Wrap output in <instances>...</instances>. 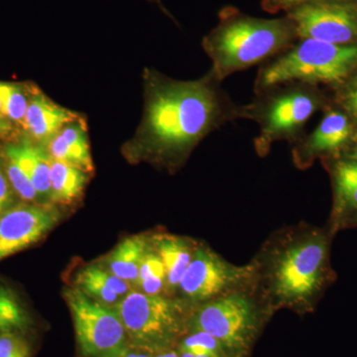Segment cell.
Here are the masks:
<instances>
[{"label":"cell","instance_id":"obj_1","mask_svg":"<svg viewBox=\"0 0 357 357\" xmlns=\"http://www.w3.org/2000/svg\"><path fill=\"white\" fill-rule=\"evenodd\" d=\"M144 102L131 144L138 153L173 168L206 136L241 119V105L232 100L211 70L192 81L145 70Z\"/></svg>","mask_w":357,"mask_h":357},{"label":"cell","instance_id":"obj_2","mask_svg":"<svg viewBox=\"0 0 357 357\" xmlns=\"http://www.w3.org/2000/svg\"><path fill=\"white\" fill-rule=\"evenodd\" d=\"M330 229L304 222L275 230L250 262L253 290L277 312L288 310L305 316L314 312L335 279L331 266Z\"/></svg>","mask_w":357,"mask_h":357},{"label":"cell","instance_id":"obj_3","mask_svg":"<svg viewBox=\"0 0 357 357\" xmlns=\"http://www.w3.org/2000/svg\"><path fill=\"white\" fill-rule=\"evenodd\" d=\"M297 39L287 15L267 20L225 8L218 24L204 37L203 48L211 59V70L223 82L236 73L264 64Z\"/></svg>","mask_w":357,"mask_h":357},{"label":"cell","instance_id":"obj_4","mask_svg":"<svg viewBox=\"0 0 357 357\" xmlns=\"http://www.w3.org/2000/svg\"><path fill=\"white\" fill-rule=\"evenodd\" d=\"M255 95L241 105V119L255 121L259 128L253 143L259 157L269 154L275 143L297 142L307 121L326 105L319 86L310 84H276Z\"/></svg>","mask_w":357,"mask_h":357},{"label":"cell","instance_id":"obj_5","mask_svg":"<svg viewBox=\"0 0 357 357\" xmlns=\"http://www.w3.org/2000/svg\"><path fill=\"white\" fill-rule=\"evenodd\" d=\"M357 70V44L337 45L314 39H297L286 50L260 66L255 93L285 83H344Z\"/></svg>","mask_w":357,"mask_h":357},{"label":"cell","instance_id":"obj_6","mask_svg":"<svg viewBox=\"0 0 357 357\" xmlns=\"http://www.w3.org/2000/svg\"><path fill=\"white\" fill-rule=\"evenodd\" d=\"M274 314L253 288L245 289L195 307L189 331L208 333L232 357H248Z\"/></svg>","mask_w":357,"mask_h":357},{"label":"cell","instance_id":"obj_7","mask_svg":"<svg viewBox=\"0 0 357 357\" xmlns=\"http://www.w3.org/2000/svg\"><path fill=\"white\" fill-rule=\"evenodd\" d=\"M194 307L176 296L130 291L115 304L114 310L129 344L158 352L177 347L183 335L189 332Z\"/></svg>","mask_w":357,"mask_h":357},{"label":"cell","instance_id":"obj_8","mask_svg":"<svg viewBox=\"0 0 357 357\" xmlns=\"http://www.w3.org/2000/svg\"><path fill=\"white\" fill-rule=\"evenodd\" d=\"M253 285L252 263L234 264L211 246L199 243L175 296L196 307L227 294L253 288Z\"/></svg>","mask_w":357,"mask_h":357},{"label":"cell","instance_id":"obj_9","mask_svg":"<svg viewBox=\"0 0 357 357\" xmlns=\"http://www.w3.org/2000/svg\"><path fill=\"white\" fill-rule=\"evenodd\" d=\"M65 299L72 314L79 351L86 357H114L129 344L119 314L79 289H69Z\"/></svg>","mask_w":357,"mask_h":357},{"label":"cell","instance_id":"obj_10","mask_svg":"<svg viewBox=\"0 0 357 357\" xmlns=\"http://www.w3.org/2000/svg\"><path fill=\"white\" fill-rule=\"evenodd\" d=\"M298 39L337 45L357 44V8L342 0H310L286 13Z\"/></svg>","mask_w":357,"mask_h":357},{"label":"cell","instance_id":"obj_11","mask_svg":"<svg viewBox=\"0 0 357 357\" xmlns=\"http://www.w3.org/2000/svg\"><path fill=\"white\" fill-rule=\"evenodd\" d=\"M356 138V124L342 109L328 107L311 133L291 145L294 166L306 170L317 159H330L347 151Z\"/></svg>","mask_w":357,"mask_h":357},{"label":"cell","instance_id":"obj_12","mask_svg":"<svg viewBox=\"0 0 357 357\" xmlns=\"http://www.w3.org/2000/svg\"><path fill=\"white\" fill-rule=\"evenodd\" d=\"M60 213L54 208L18 206L0 215V260L37 243L55 227Z\"/></svg>","mask_w":357,"mask_h":357},{"label":"cell","instance_id":"obj_13","mask_svg":"<svg viewBox=\"0 0 357 357\" xmlns=\"http://www.w3.org/2000/svg\"><path fill=\"white\" fill-rule=\"evenodd\" d=\"M326 160H330L333 185L332 218L328 229L335 234L349 225L357 215V147Z\"/></svg>","mask_w":357,"mask_h":357},{"label":"cell","instance_id":"obj_14","mask_svg":"<svg viewBox=\"0 0 357 357\" xmlns=\"http://www.w3.org/2000/svg\"><path fill=\"white\" fill-rule=\"evenodd\" d=\"M77 119L76 112L61 107L36 91L30 96L22 126L33 139L46 145L61 129Z\"/></svg>","mask_w":357,"mask_h":357},{"label":"cell","instance_id":"obj_15","mask_svg":"<svg viewBox=\"0 0 357 357\" xmlns=\"http://www.w3.org/2000/svg\"><path fill=\"white\" fill-rule=\"evenodd\" d=\"M44 146L52 159L86 173L93 172L88 129L82 119L68 123Z\"/></svg>","mask_w":357,"mask_h":357},{"label":"cell","instance_id":"obj_16","mask_svg":"<svg viewBox=\"0 0 357 357\" xmlns=\"http://www.w3.org/2000/svg\"><path fill=\"white\" fill-rule=\"evenodd\" d=\"M150 239L165 267L167 296L174 297L183 275L194 257L199 241L170 234H157Z\"/></svg>","mask_w":357,"mask_h":357},{"label":"cell","instance_id":"obj_17","mask_svg":"<svg viewBox=\"0 0 357 357\" xmlns=\"http://www.w3.org/2000/svg\"><path fill=\"white\" fill-rule=\"evenodd\" d=\"M6 156L20 164L38 192L39 198L51 199V156L46 148L23 141L6 148Z\"/></svg>","mask_w":357,"mask_h":357},{"label":"cell","instance_id":"obj_18","mask_svg":"<svg viewBox=\"0 0 357 357\" xmlns=\"http://www.w3.org/2000/svg\"><path fill=\"white\" fill-rule=\"evenodd\" d=\"M76 283L82 292L105 305L117 304L130 292L128 282L98 265H89L82 269L77 274Z\"/></svg>","mask_w":357,"mask_h":357},{"label":"cell","instance_id":"obj_19","mask_svg":"<svg viewBox=\"0 0 357 357\" xmlns=\"http://www.w3.org/2000/svg\"><path fill=\"white\" fill-rule=\"evenodd\" d=\"M150 244V238L143 236L126 237L107 257L109 271L129 285L136 286L140 265Z\"/></svg>","mask_w":357,"mask_h":357},{"label":"cell","instance_id":"obj_20","mask_svg":"<svg viewBox=\"0 0 357 357\" xmlns=\"http://www.w3.org/2000/svg\"><path fill=\"white\" fill-rule=\"evenodd\" d=\"M89 173L51 159V201L69 204L81 196L88 184Z\"/></svg>","mask_w":357,"mask_h":357},{"label":"cell","instance_id":"obj_21","mask_svg":"<svg viewBox=\"0 0 357 357\" xmlns=\"http://www.w3.org/2000/svg\"><path fill=\"white\" fill-rule=\"evenodd\" d=\"M136 286L147 295H167L165 267L152 243L141 263Z\"/></svg>","mask_w":357,"mask_h":357},{"label":"cell","instance_id":"obj_22","mask_svg":"<svg viewBox=\"0 0 357 357\" xmlns=\"http://www.w3.org/2000/svg\"><path fill=\"white\" fill-rule=\"evenodd\" d=\"M29 326V317L13 294L0 287V333H22Z\"/></svg>","mask_w":357,"mask_h":357},{"label":"cell","instance_id":"obj_23","mask_svg":"<svg viewBox=\"0 0 357 357\" xmlns=\"http://www.w3.org/2000/svg\"><path fill=\"white\" fill-rule=\"evenodd\" d=\"M177 349L206 357H232L217 338L202 331H189L178 342Z\"/></svg>","mask_w":357,"mask_h":357},{"label":"cell","instance_id":"obj_24","mask_svg":"<svg viewBox=\"0 0 357 357\" xmlns=\"http://www.w3.org/2000/svg\"><path fill=\"white\" fill-rule=\"evenodd\" d=\"M29 100L22 86L0 82V105L9 121L23 124Z\"/></svg>","mask_w":357,"mask_h":357},{"label":"cell","instance_id":"obj_25","mask_svg":"<svg viewBox=\"0 0 357 357\" xmlns=\"http://www.w3.org/2000/svg\"><path fill=\"white\" fill-rule=\"evenodd\" d=\"M6 158L7 178L14 191L24 201H36L39 198L38 192L20 164L10 157L6 156Z\"/></svg>","mask_w":357,"mask_h":357},{"label":"cell","instance_id":"obj_26","mask_svg":"<svg viewBox=\"0 0 357 357\" xmlns=\"http://www.w3.org/2000/svg\"><path fill=\"white\" fill-rule=\"evenodd\" d=\"M338 102L354 124L357 123V77L351 75L344 83L338 84Z\"/></svg>","mask_w":357,"mask_h":357},{"label":"cell","instance_id":"obj_27","mask_svg":"<svg viewBox=\"0 0 357 357\" xmlns=\"http://www.w3.org/2000/svg\"><path fill=\"white\" fill-rule=\"evenodd\" d=\"M0 357H30V347L21 333H0Z\"/></svg>","mask_w":357,"mask_h":357},{"label":"cell","instance_id":"obj_28","mask_svg":"<svg viewBox=\"0 0 357 357\" xmlns=\"http://www.w3.org/2000/svg\"><path fill=\"white\" fill-rule=\"evenodd\" d=\"M307 1L310 0H262L261 6L263 10L269 13H288L289 11Z\"/></svg>","mask_w":357,"mask_h":357},{"label":"cell","instance_id":"obj_29","mask_svg":"<svg viewBox=\"0 0 357 357\" xmlns=\"http://www.w3.org/2000/svg\"><path fill=\"white\" fill-rule=\"evenodd\" d=\"M10 183L0 168V213H4L11 203Z\"/></svg>","mask_w":357,"mask_h":357},{"label":"cell","instance_id":"obj_30","mask_svg":"<svg viewBox=\"0 0 357 357\" xmlns=\"http://www.w3.org/2000/svg\"><path fill=\"white\" fill-rule=\"evenodd\" d=\"M154 352L146 351L128 344L126 349L114 357H153Z\"/></svg>","mask_w":357,"mask_h":357},{"label":"cell","instance_id":"obj_31","mask_svg":"<svg viewBox=\"0 0 357 357\" xmlns=\"http://www.w3.org/2000/svg\"><path fill=\"white\" fill-rule=\"evenodd\" d=\"M9 126H10V121L6 119V115L2 112L1 105H0V134L6 133L10 128Z\"/></svg>","mask_w":357,"mask_h":357},{"label":"cell","instance_id":"obj_32","mask_svg":"<svg viewBox=\"0 0 357 357\" xmlns=\"http://www.w3.org/2000/svg\"><path fill=\"white\" fill-rule=\"evenodd\" d=\"M153 357H180V354H178L177 347H175V349L154 352Z\"/></svg>","mask_w":357,"mask_h":357},{"label":"cell","instance_id":"obj_33","mask_svg":"<svg viewBox=\"0 0 357 357\" xmlns=\"http://www.w3.org/2000/svg\"><path fill=\"white\" fill-rule=\"evenodd\" d=\"M178 354H180V357H206V356H196V354H189V352L178 351Z\"/></svg>","mask_w":357,"mask_h":357},{"label":"cell","instance_id":"obj_34","mask_svg":"<svg viewBox=\"0 0 357 357\" xmlns=\"http://www.w3.org/2000/svg\"><path fill=\"white\" fill-rule=\"evenodd\" d=\"M150 1L155 2V3L158 4L160 8H161L162 10H163L164 13H165L167 14V15L170 16V17H171L170 14H169L168 11H167L166 9L164 8V6H162V3H161V2H160V0H150Z\"/></svg>","mask_w":357,"mask_h":357},{"label":"cell","instance_id":"obj_35","mask_svg":"<svg viewBox=\"0 0 357 357\" xmlns=\"http://www.w3.org/2000/svg\"><path fill=\"white\" fill-rule=\"evenodd\" d=\"M351 223H354V225H357V215H356V217L352 218Z\"/></svg>","mask_w":357,"mask_h":357},{"label":"cell","instance_id":"obj_36","mask_svg":"<svg viewBox=\"0 0 357 357\" xmlns=\"http://www.w3.org/2000/svg\"><path fill=\"white\" fill-rule=\"evenodd\" d=\"M356 147H357V145H356Z\"/></svg>","mask_w":357,"mask_h":357}]
</instances>
